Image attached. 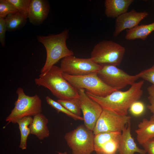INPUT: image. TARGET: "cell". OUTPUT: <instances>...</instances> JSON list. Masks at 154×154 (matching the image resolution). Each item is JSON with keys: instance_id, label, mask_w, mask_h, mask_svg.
Returning a JSON list of instances; mask_svg holds the SVG:
<instances>
[{"instance_id": "8", "label": "cell", "mask_w": 154, "mask_h": 154, "mask_svg": "<svg viewBox=\"0 0 154 154\" xmlns=\"http://www.w3.org/2000/svg\"><path fill=\"white\" fill-rule=\"evenodd\" d=\"M101 66L102 68L97 73V75L106 84L117 90H120L128 85H131L140 78V72L131 75L114 65Z\"/></svg>"}, {"instance_id": "18", "label": "cell", "mask_w": 154, "mask_h": 154, "mask_svg": "<svg viewBox=\"0 0 154 154\" xmlns=\"http://www.w3.org/2000/svg\"><path fill=\"white\" fill-rule=\"evenodd\" d=\"M154 31V22L148 24L138 25L127 31L125 38L127 40L139 39L145 40Z\"/></svg>"}, {"instance_id": "12", "label": "cell", "mask_w": 154, "mask_h": 154, "mask_svg": "<svg viewBox=\"0 0 154 154\" xmlns=\"http://www.w3.org/2000/svg\"><path fill=\"white\" fill-rule=\"evenodd\" d=\"M148 15L147 11L138 12L133 9L120 15L116 19L113 36L117 37L124 30L130 29L138 26Z\"/></svg>"}, {"instance_id": "23", "label": "cell", "mask_w": 154, "mask_h": 154, "mask_svg": "<svg viewBox=\"0 0 154 154\" xmlns=\"http://www.w3.org/2000/svg\"><path fill=\"white\" fill-rule=\"evenodd\" d=\"M57 101L72 113L80 116L82 111L79 98L65 100H58Z\"/></svg>"}, {"instance_id": "11", "label": "cell", "mask_w": 154, "mask_h": 154, "mask_svg": "<svg viewBox=\"0 0 154 154\" xmlns=\"http://www.w3.org/2000/svg\"><path fill=\"white\" fill-rule=\"evenodd\" d=\"M78 90L84 125L93 131L103 109L98 102L87 94L84 89L80 88Z\"/></svg>"}, {"instance_id": "17", "label": "cell", "mask_w": 154, "mask_h": 154, "mask_svg": "<svg viewBox=\"0 0 154 154\" xmlns=\"http://www.w3.org/2000/svg\"><path fill=\"white\" fill-rule=\"evenodd\" d=\"M137 139L142 146L149 140L154 138V119H143L138 125L135 130Z\"/></svg>"}, {"instance_id": "1", "label": "cell", "mask_w": 154, "mask_h": 154, "mask_svg": "<svg viewBox=\"0 0 154 154\" xmlns=\"http://www.w3.org/2000/svg\"><path fill=\"white\" fill-rule=\"evenodd\" d=\"M143 80L135 82L127 90L114 91L105 97L98 96L85 91L91 99L98 102L103 109L111 110L119 114L127 115L131 104L138 101L143 94Z\"/></svg>"}, {"instance_id": "31", "label": "cell", "mask_w": 154, "mask_h": 154, "mask_svg": "<svg viewBox=\"0 0 154 154\" xmlns=\"http://www.w3.org/2000/svg\"><path fill=\"white\" fill-rule=\"evenodd\" d=\"M148 99L150 104L147 105V107L150 112L153 114V115L152 117L154 119V99L149 96Z\"/></svg>"}, {"instance_id": "24", "label": "cell", "mask_w": 154, "mask_h": 154, "mask_svg": "<svg viewBox=\"0 0 154 154\" xmlns=\"http://www.w3.org/2000/svg\"><path fill=\"white\" fill-rule=\"evenodd\" d=\"M46 100L47 103L58 112H62L75 120L83 121V117L76 116L61 104L54 100L48 96H46Z\"/></svg>"}, {"instance_id": "21", "label": "cell", "mask_w": 154, "mask_h": 154, "mask_svg": "<svg viewBox=\"0 0 154 154\" xmlns=\"http://www.w3.org/2000/svg\"><path fill=\"white\" fill-rule=\"evenodd\" d=\"M121 132H104L95 135L94 151L96 152L106 141L120 136Z\"/></svg>"}, {"instance_id": "15", "label": "cell", "mask_w": 154, "mask_h": 154, "mask_svg": "<svg viewBox=\"0 0 154 154\" xmlns=\"http://www.w3.org/2000/svg\"><path fill=\"white\" fill-rule=\"evenodd\" d=\"M133 0H106L105 13L108 17L117 18L127 12Z\"/></svg>"}, {"instance_id": "33", "label": "cell", "mask_w": 154, "mask_h": 154, "mask_svg": "<svg viewBox=\"0 0 154 154\" xmlns=\"http://www.w3.org/2000/svg\"><path fill=\"white\" fill-rule=\"evenodd\" d=\"M58 154H68V153L66 152H58Z\"/></svg>"}, {"instance_id": "30", "label": "cell", "mask_w": 154, "mask_h": 154, "mask_svg": "<svg viewBox=\"0 0 154 154\" xmlns=\"http://www.w3.org/2000/svg\"><path fill=\"white\" fill-rule=\"evenodd\" d=\"M142 146L147 154H154V138L148 140Z\"/></svg>"}, {"instance_id": "10", "label": "cell", "mask_w": 154, "mask_h": 154, "mask_svg": "<svg viewBox=\"0 0 154 154\" xmlns=\"http://www.w3.org/2000/svg\"><path fill=\"white\" fill-rule=\"evenodd\" d=\"M131 117L119 114L111 110L103 109L93 130L95 135L104 132H121L130 122Z\"/></svg>"}, {"instance_id": "28", "label": "cell", "mask_w": 154, "mask_h": 154, "mask_svg": "<svg viewBox=\"0 0 154 154\" xmlns=\"http://www.w3.org/2000/svg\"><path fill=\"white\" fill-rule=\"evenodd\" d=\"M140 77L154 85V64L151 67L140 72Z\"/></svg>"}, {"instance_id": "20", "label": "cell", "mask_w": 154, "mask_h": 154, "mask_svg": "<svg viewBox=\"0 0 154 154\" xmlns=\"http://www.w3.org/2000/svg\"><path fill=\"white\" fill-rule=\"evenodd\" d=\"M27 18L18 12L8 15L5 18L7 31H12L21 28L25 24Z\"/></svg>"}, {"instance_id": "26", "label": "cell", "mask_w": 154, "mask_h": 154, "mask_svg": "<svg viewBox=\"0 0 154 154\" xmlns=\"http://www.w3.org/2000/svg\"><path fill=\"white\" fill-rule=\"evenodd\" d=\"M13 4L18 12L27 18L31 0H8Z\"/></svg>"}, {"instance_id": "7", "label": "cell", "mask_w": 154, "mask_h": 154, "mask_svg": "<svg viewBox=\"0 0 154 154\" xmlns=\"http://www.w3.org/2000/svg\"><path fill=\"white\" fill-rule=\"evenodd\" d=\"M94 135L93 131L81 125L64 137L72 154H91L94 151Z\"/></svg>"}, {"instance_id": "22", "label": "cell", "mask_w": 154, "mask_h": 154, "mask_svg": "<svg viewBox=\"0 0 154 154\" xmlns=\"http://www.w3.org/2000/svg\"><path fill=\"white\" fill-rule=\"evenodd\" d=\"M121 135L106 142L96 152L97 154H116Z\"/></svg>"}, {"instance_id": "25", "label": "cell", "mask_w": 154, "mask_h": 154, "mask_svg": "<svg viewBox=\"0 0 154 154\" xmlns=\"http://www.w3.org/2000/svg\"><path fill=\"white\" fill-rule=\"evenodd\" d=\"M17 12L14 5L8 0H0V18H5L8 15Z\"/></svg>"}, {"instance_id": "9", "label": "cell", "mask_w": 154, "mask_h": 154, "mask_svg": "<svg viewBox=\"0 0 154 154\" xmlns=\"http://www.w3.org/2000/svg\"><path fill=\"white\" fill-rule=\"evenodd\" d=\"M102 66L90 58H82L70 56L63 58L60 67L63 73L74 76L86 75L97 73Z\"/></svg>"}, {"instance_id": "14", "label": "cell", "mask_w": 154, "mask_h": 154, "mask_svg": "<svg viewBox=\"0 0 154 154\" xmlns=\"http://www.w3.org/2000/svg\"><path fill=\"white\" fill-rule=\"evenodd\" d=\"M129 122L121 132L118 151L119 154H147L144 149L139 148L137 145L131 134Z\"/></svg>"}, {"instance_id": "32", "label": "cell", "mask_w": 154, "mask_h": 154, "mask_svg": "<svg viewBox=\"0 0 154 154\" xmlns=\"http://www.w3.org/2000/svg\"><path fill=\"white\" fill-rule=\"evenodd\" d=\"M147 90L149 96L154 99V85L149 86L147 88Z\"/></svg>"}, {"instance_id": "29", "label": "cell", "mask_w": 154, "mask_h": 154, "mask_svg": "<svg viewBox=\"0 0 154 154\" xmlns=\"http://www.w3.org/2000/svg\"><path fill=\"white\" fill-rule=\"evenodd\" d=\"M7 27L5 18H0V42L3 47L5 45V34Z\"/></svg>"}, {"instance_id": "4", "label": "cell", "mask_w": 154, "mask_h": 154, "mask_svg": "<svg viewBox=\"0 0 154 154\" xmlns=\"http://www.w3.org/2000/svg\"><path fill=\"white\" fill-rule=\"evenodd\" d=\"M16 93L18 98L15 103V106L5 121L10 123H17L18 121L24 117L34 116L41 113L42 101L37 95L30 96L26 94L23 89L19 88Z\"/></svg>"}, {"instance_id": "16", "label": "cell", "mask_w": 154, "mask_h": 154, "mask_svg": "<svg viewBox=\"0 0 154 154\" xmlns=\"http://www.w3.org/2000/svg\"><path fill=\"white\" fill-rule=\"evenodd\" d=\"M48 122V119L41 113L34 116L29 126L30 134L36 135L40 140L48 137L50 132L47 125Z\"/></svg>"}, {"instance_id": "19", "label": "cell", "mask_w": 154, "mask_h": 154, "mask_svg": "<svg viewBox=\"0 0 154 154\" xmlns=\"http://www.w3.org/2000/svg\"><path fill=\"white\" fill-rule=\"evenodd\" d=\"M33 119L32 117H24L19 120L17 122L19 126L21 134V140L19 147L23 150L27 148V141L28 137L30 134L29 125Z\"/></svg>"}, {"instance_id": "2", "label": "cell", "mask_w": 154, "mask_h": 154, "mask_svg": "<svg viewBox=\"0 0 154 154\" xmlns=\"http://www.w3.org/2000/svg\"><path fill=\"white\" fill-rule=\"evenodd\" d=\"M60 68L54 65L46 73L35 79L36 85L50 90L58 100H68L79 98L77 89L63 77Z\"/></svg>"}, {"instance_id": "6", "label": "cell", "mask_w": 154, "mask_h": 154, "mask_svg": "<svg viewBox=\"0 0 154 154\" xmlns=\"http://www.w3.org/2000/svg\"><path fill=\"white\" fill-rule=\"evenodd\" d=\"M62 75L77 89H86V91L98 96L105 97L117 90L103 82L98 77L97 73L79 76H72L63 73Z\"/></svg>"}, {"instance_id": "27", "label": "cell", "mask_w": 154, "mask_h": 154, "mask_svg": "<svg viewBox=\"0 0 154 154\" xmlns=\"http://www.w3.org/2000/svg\"><path fill=\"white\" fill-rule=\"evenodd\" d=\"M129 110L133 115L139 116L144 112L145 110V105L142 102L138 100L131 104Z\"/></svg>"}, {"instance_id": "5", "label": "cell", "mask_w": 154, "mask_h": 154, "mask_svg": "<svg viewBox=\"0 0 154 154\" xmlns=\"http://www.w3.org/2000/svg\"><path fill=\"white\" fill-rule=\"evenodd\" d=\"M125 52V48L112 40H104L94 47L90 58L101 65L109 64L116 66L121 64Z\"/></svg>"}, {"instance_id": "3", "label": "cell", "mask_w": 154, "mask_h": 154, "mask_svg": "<svg viewBox=\"0 0 154 154\" xmlns=\"http://www.w3.org/2000/svg\"><path fill=\"white\" fill-rule=\"evenodd\" d=\"M68 36V29L57 34L37 36L38 41L43 45L46 53V61L41 70L40 74L46 73L61 59L74 55L73 51L66 45V41Z\"/></svg>"}, {"instance_id": "13", "label": "cell", "mask_w": 154, "mask_h": 154, "mask_svg": "<svg viewBox=\"0 0 154 154\" xmlns=\"http://www.w3.org/2000/svg\"><path fill=\"white\" fill-rule=\"evenodd\" d=\"M50 6L48 2L44 0H31L28 18L35 25L42 23L49 13Z\"/></svg>"}]
</instances>
